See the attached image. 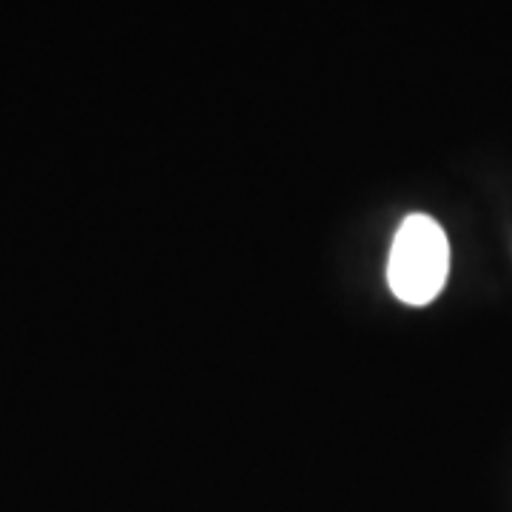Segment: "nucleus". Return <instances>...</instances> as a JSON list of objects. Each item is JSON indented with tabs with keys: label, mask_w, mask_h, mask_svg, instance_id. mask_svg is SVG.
<instances>
[{
	"label": "nucleus",
	"mask_w": 512,
	"mask_h": 512,
	"mask_svg": "<svg viewBox=\"0 0 512 512\" xmlns=\"http://www.w3.org/2000/svg\"><path fill=\"white\" fill-rule=\"evenodd\" d=\"M450 274V242L439 222L427 214H410L399 225L390 259H387V282L390 291L404 305H430Z\"/></svg>",
	"instance_id": "1"
}]
</instances>
